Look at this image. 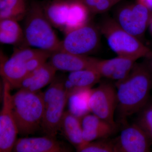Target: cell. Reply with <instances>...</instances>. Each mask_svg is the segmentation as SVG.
<instances>
[{"label": "cell", "mask_w": 152, "mask_h": 152, "mask_svg": "<svg viewBox=\"0 0 152 152\" xmlns=\"http://www.w3.org/2000/svg\"><path fill=\"white\" fill-rule=\"evenodd\" d=\"M116 130V129H83V145L93 141L107 138L114 134Z\"/></svg>", "instance_id": "cell-26"}, {"label": "cell", "mask_w": 152, "mask_h": 152, "mask_svg": "<svg viewBox=\"0 0 152 152\" xmlns=\"http://www.w3.org/2000/svg\"><path fill=\"white\" fill-rule=\"evenodd\" d=\"M152 142L137 124L124 128L115 140V152L150 151Z\"/></svg>", "instance_id": "cell-10"}, {"label": "cell", "mask_w": 152, "mask_h": 152, "mask_svg": "<svg viewBox=\"0 0 152 152\" xmlns=\"http://www.w3.org/2000/svg\"><path fill=\"white\" fill-rule=\"evenodd\" d=\"M136 60L118 56L107 60L95 58L92 68L97 71L102 77L119 81L125 79L132 69Z\"/></svg>", "instance_id": "cell-11"}, {"label": "cell", "mask_w": 152, "mask_h": 152, "mask_svg": "<svg viewBox=\"0 0 152 152\" xmlns=\"http://www.w3.org/2000/svg\"><path fill=\"white\" fill-rule=\"evenodd\" d=\"M82 119L69 111L64 112L60 125L59 131L77 150L84 143Z\"/></svg>", "instance_id": "cell-16"}, {"label": "cell", "mask_w": 152, "mask_h": 152, "mask_svg": "<svg viewBox=\"0 0 152 152\" xmlns=\"http://www.w3.org/2000/svg\"><path fill=\"white\" fill-rule=\"evenodd\" d=\"M99 31L87 23L65 34L58 50L80 56H87L94 51L99 44Z\"/></svg>", "instance_id": "cell-6"}, {"label": "cell", "mask_w": 152, "mask_h": 152, "mask_svg": "<svg viewBox=\"0 0 152 152\" xmlns=\"http://www.w3.org/2000/svg\"><path fill=\"white\" fill-rule=\"evenodd\" d=\"M10 85L3 80V104L0 113V152H10L17 141L18 127L12 107Z\"/></svg>", "instance_id": "cell-8"}, {"label": "cell", "mask_w": 152, "mask_h": 152, "mask_svg": "<svg viewBox=\"0 0 152 152\" xmlns=\"http://www.w3.org/2000/svg\"><path fill=\"white\" fill-rule=\"evenodd\" d=\"M117 105L115 86L110 83L103 82L92 89L89 99L91 113L116 127L114 115Z\"/></svg>", "instance_id": "cell-7"}, {"label": "cell", "mask_w": 152, "mask_h": 152, "mask_svg": "<svg viewBox=\"0 0 152 152\" xmlns=\"http://www.w3.org/2000/svg\"><path fill=\"white\" fill-rule=\"evenodd\" d=\"M4 8L23 12L28 11L25 0H0V10Z\"/></svg>", "instance_id": "cell-28"}, {"label": "cell", "mask_w": 152, "mask_h": 152, "mask_svg": "<svg viewBox=\"0 0 152 152\" xmlns=\"http://www.w3.org/2000/svg\"><path fill=\"white\" fill-rule=\"evenodd\" d=\"M100 139L87 143L77 150L79 152H115V141Z\"/></svg>", "instance_id": "cell-22"}, {"label": "cell", "mask_w": 152, "mask_h": 152, "mask_svg": "<svg viewBox=\"0 0 152 152\" xmlns=\"http://www.w3.org/2000/svg\"><path fill=\"white\" fill-rule=\"evenodd\" d=\"M150 28H151V31L152 33V19L150 22Z\"/></svg>", "instance_id": "cell-30"}, {"label": "cell", "mask_w": 152, "mask_h": 152, "mask_svg": "<svg viewBox=\"0 0 152 152\" xmlns=\"http://www.w3.org/2000/svg\"><path fill=\"white\" fill-rule=\"evenodd\" d=\"M70 1V7L69 17L63 31L65 34L88 23L90 12L81 3L75 0Z\"/></svg>", "instance_id": "cell-19"}, {"label": "cell", "mask_w": 152, "mask_h": 152, "mask_svg": "<svg viewBox=\"0 0 152 152\" xmlns=\"http://www.w3.org/2000/svg\"><path fill=\"white\" fill-rule=\"evenodd\" d=\"M150 10L137 2L118 9L115 20L122 28L137 38L144 34L149 20Z\"/></svg>", "instance_id": "cell-9"}, {"label": "cell", "mask_w": 152, "mask_h": 152, "mask_svg": "<svg viewBox=\"0 0 152 152\" xmlns=\"http://www.w3.org/2000/svg\"><path fill=\"white\" fill-rule=\"evenodd\" d=\"M26 63L13 54L10 58L1 64V76L3 80L8 82L11 89L19 88L22 80L28 74Z\"/></svg>", "instance_id": "cell-15"}, {"label": "cell", "mask_w": 152, "mask_h": 152, "mask_svg": "<svg viewBox=\"0 0 152 152\" xmlns=\"http://www.w3.org/2000/svg\"><path fill=\"white\" fill-rule=\"evenodd\" d=\"M49 63L57 71L69 72L92 67L94 58L74 54L62 51L53 52Z\"/></svg>", "instance_id": "cell-13"}, {"label": "cell", "mask_w": 152, "mask_h": 152, "mask_svg": "<svg viewBox=\"0 0 152 152\" xmlns=\"http://www.w3.org/2000/svg\"><path fill=\"white\" fill-rule=\"evenodd\" d=\"M12 104L18 134L27 136L35 132L43 117V93L19 89L12 95Z\"/></svg>", "instance_id": "cell-2"}, {"label": "cell", "mask_w": 152, "mask_h": 152, "mask_svg": "<svg viewBox=\"0 0 152 152\" xmlns=\"http://www.w3.org/2000/svg\"><path fill=\"white\" fill-rule=\"evenodd\" d=\"M56 71L50 63L47 62L28 74L22 80L19 89L31 92L39 91L53 81Z\"/></svg>", "instance_id": "cell-14"}, {"label": "cell", "mask_w": 152, "mask_h": 152, "mask_svg": "<svg viewBox=\"0 0 152 152\" xmlns=\"http://www.w3.org/2000/svg\"><path fill=\"white\" fill-rule=\"evenodd\" d=\"M15 152H66L70 151L54 137L22 138L17 140L13 148Z\"/></svg>", "instance_id": "cell-12"}, {"label": "cell", "mask_w": 152, "mask_h": 152, "mask_svg": "<svg viewBox=\"0 0 152 152\" xmlns=\"http://www.w3.org/2000/svg\"><path fill=\"white\" fill-rule=\"evenodd\" d=\"M24 41L23 30L18 21L11 19L0 20V42L1 43L15 45Z\"/></svg>", "instance_id": "cell-20"}, {"label": "cell", "mask_w": 152, "mask_h": 152, "mask_svg": "<svg viewBox=\"0 0 152 152\" xmlns=\"http://www.w3.org/2000/svg\"><path fill=\"white\" fill-rule=\"evenodd\" d=\"M66 78L55 77L43 93L44 112L41 126L47 136L56 137L59 131L64 110L69 99L64 86Z\"/></svg>", "instance_id": "cell-5"}, {"label": "cell", "mask_w": 152, "mask_h": 152, "mask_svg": "<svg viewBox=\"0 0 152 152\" xmlns=\"http://www.w3.org/2000/svg\"><path fill=\"white\" fill-rule=\"evenodd\" d=\"M118 105L121 121L139 113L149 101L152 88V72L144 64H135L124 80L116 82Z\"/></svg>", "instance_id": "cell-1"}, {"label": "cell", "mask_w": 152, "mask_h": 152, "mask_svg": "<svg viewBox=\"0 0 152 152\" xmlns=\"http://www.w3.org/2000/svg\"><path fill=\"white\" fill-rule=\"evenodd\" d=\"M81 3L93 13H102L110 10L121 0H75Z\"/></svg>", "instance_id": "cell-24"}, {"label": "cell", "mask_w": 152, "mask_h": 152, "mask_svg": "<svg viewBox=\"0 0 152 152\" xmlns=\"http://www.w3.org/2000/svg\"><path fill=\"white\" fill-rule=\"evenodd\" d=\"M25 18L24 41L27 45L52 53L58 50L61 41L46 16L42 6L33 4Z\"/></svg>", "instance_id": "cell-3"}, {"label": "cell", "mask_w": 152, "mask_h": 152, "mask_svg": "<svg viewBox=\"0 0 152 152\" xmlns=\"http://www.w3.org/2000/svg\"><path fill=\"white\" fill-rule=\"evenodd\" d=\"M52 53V52L43 50L37 56L28 61L26 63V68L28 74L45 64L47 60L51 56Z\"/></svg>", "instance_id": "cell-27"}, {"label": "cell", "mask_w": 152, "mask_h": 152, "mask_svg": "<svg viewBox=\"0 0 152 152\" xmlns=\"http://www.w3.org/2000/svg\"><path fill=\"white\" fill-rule=\"evenodd\" d=\"M83 129H116L107 122L96 115L94 114H88L82 119Z\"/></svg>", "instance_id": "cell-25"}, {"label": "cell", "mask_w": 152, "mask_h": 152, "mask_svg": "<svg viewBox=\"0 0 152 152\" xmlns=\"http://www.w3.org/2000/svg\"><path fill=\"white\" fill-rule=\"evenodd\" d=\"M99 29L110 48L118 56L137 61L151 53L150 49L138 38L124 30L115 19L105 20L101 24Z\"/></svg>", "instance_id": "cell-4"}, {"label": "cell", "mask_w": 152, "mask_h": 152, "mask_svg": "<svg viewBox=\"0 0 152 152\" xmlns=\"http://www.w3.org/2000/svg\"><path fill=\"white\" fill-rule=\"evenodd\" d=\"M91 88L77 89L69 98V111L82 118L91 113L89 99Z\"/></svg>", "instance_id": "cell-18"}, {"label": "cell", "mask_w": 152, "mask_h": 152, "mask_svg": "<svg viewBox=\"0 0 152 152\" xmlns=\"http://www.w3.org/2000/svg\"><path fill=\"white\" fill-rule=\"evenodd\" d=\"M99 74L94 69H86L70 72L67 79L77 89L91 88L100 80Z\"/></svg>", "instance_id": "cell-21"}, {"label": "cell", "mask_w": 152, "mask_h": 152, "mask_svg": "<svg viewBox=\"0 0 152 152\" xmlns=\"http://www.w3.org/2000/svg\"><path fill=\"white\" fill-rule=\"evenodd\" d=\"M137 2L145 6L150 11L152 10V0H137Z\"/></svg>", "instance_id": "cell-29"}, {"label": "cell", "mask_w": 152, "mask_h": 152, "mask_svg": "<svg viewBox=\"0 0 152 152\" xmlns=\"http://www.w3.org/2000/svg\"><path fill=\"white\" fill-rule=\"evenodd\" d=\"M138 113L136 124L142 129L152 142V102L149 101Z\"/></svg>", "instance_id": "cell-23"}, {"label": "cell", "mask_w": 152, "mask_h": 152, "mask_svg": "<svg viewBox=\"0 0 152 152\" xmlns=\"http://www.w3.org/2000/svg\"><path fill=\"white\" fill-rule=\"evenodd\" d=\"M42 7L53 26L64 31L69 12L70 0H53Z\"/></svg>", "instance_id": "cell-17"}]
</instances>
